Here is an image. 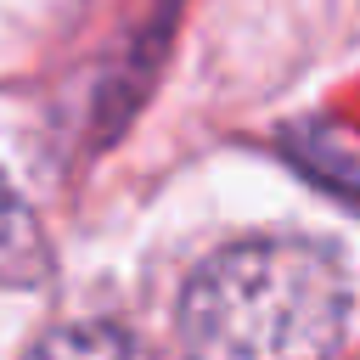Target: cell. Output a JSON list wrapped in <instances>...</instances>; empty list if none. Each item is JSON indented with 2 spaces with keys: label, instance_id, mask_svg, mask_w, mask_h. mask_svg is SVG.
<instances>
[{
  "label": "cell",
  "instance_id": "7a4b0ae2",
  "mask_svg": "<svg viewBox=\"0 0 360 360\" xmlns=\"http://www.w3.org/2000/svg\"><path fill=\"white\" fill-rule=\"evenodd\" d=\"M39 281H45V236L0 174V287H39Z\"/></svg>",
  "mask_w": 360,
  "mask_h": 360
},
{
  "label": "cell",
  "instance_id": "3957f363",
  "mask_svg": "<svg viewBox=\"0 0 360 360\" xmlns=\"http://www.w3.org/2000/svg\"><path fill=\"white\" fill-rule=\"evenodd\" d=\"M28 360H152L129 332L84 321V326H56L51 338H39V349Z\"/></svg>",
  "mask_w": 360,
  "mask_h": 360
},
{
  "label": "cell",
  "instance_id": "6da1fadb",
  "mask_svg": "<svg viewBox=\"0 0 360 360\" xmlns=\"http://www.w3.org/2000/svg\"><path fill=\"white\" fill-rule=\"evenodd\" d=\"M349 321L338 259L304 236L214 253L180 298L186 360H332Z\"/></svg>",
  "mask_w": 360,
  "mask_h": 360
}]
</instances>
